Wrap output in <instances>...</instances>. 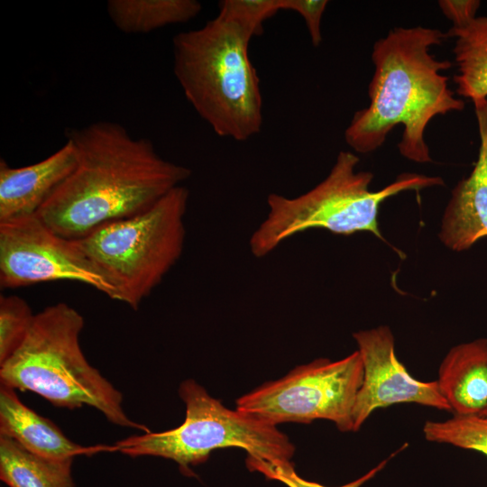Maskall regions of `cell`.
Instances as JSON below:
<instances>
[{
    "label": "cell",
    "mask_w": 487,
    "mask_h": 487,
    "mask_svg": "<svg viewBox=\"0 0 487 487\" xmlns=\"http://www.w3.org/2000/svg\"><path fill=\"white\" fill-rule=\"evenodd\" d=\"M76 165V151L69 140L54 153L23 167H11L0 160V223L37 215L69 176Z\"/></svg>",
    "instance_id": "obj_12"
},
{
    "label": "cell",
    "mask_w": 487,
    "mask_h": 487,
    "mask_svg": "<svg viewBox=\"0 0 487 487\" xmlns=\"http://www.w3.org/2000/svg\"><path fill=\"white\" fill-rule=\"evenodd\" d=\"M73 460L41 457L0 436V479L8 487H76Z\"/></svg>",
    "instance_id": "obj_15"
},
{
    "label": "cell",
    "mask_w": 487,
    "mask_h": 487,
    "mask_svg": "<svg viewBox=\"0 0 487 487\" xmlns=\"http://www.w3.org/2000/svg\"><path fill=\"white\" fill-rule=\"evenodd\" d=\"M438 5L455 28H461L471 23L480 6L478 0H440Z\"/></svg>",
    "instance_id": "obj_23"
},
{
    "label": "cell",
    "mask_w": 487,
    "mask_h": 487,
    "mask_svg": "<svg viewBox=\"0 0 487 487\" xmlns=\"http://www.w3.org/2000/svg\"><path fill=\"white\" fill-rule=\"evenodd\" d=\"M0 436L49 459L74 458L96 450L71 441L50 419L24 405L15 390L3 384L0 385Z\"/></svg>",
    "instance_id": "obj_14"
},
{
    "label": "cell",
    "mask_w": 487,
    "mask_h": 487,
    "mask_svg": "<svg viewBox=\"0 0 487 487\" xmlns=\"http://www.w3.org/2000/svg\"><path fill=\"white\" fill-rule=\"evenodd\" d=\"M188 197V188L179 186L147 210L75 240L115 287L118 301L137 309L178 262Z\"/></svg>",
    "instance_id": "obj_6"
},
{
    "label": "cell",
    "mask_w": 487,
    "mask_h": 487,
    "mask_svg": "<svg viewBox=\"0 0 487 487\" xmlns=\"http://www.w3.org/2000/svg\"><path fill=\"white\" fill-rule=\"evenodd\" d=\"M358 162L355 154L340 152L328 175L312 189L295 198L270 194L267 216L249 241L251 253L264 257L285 240L317 228L343 235L365 231L383 239L377 220L383 201L402 191L444 185L439 177L402 173L382 189L372 191L373 175L356 171Z\"/></svg>",
    "instance_id": "obj_5"
},
{
    "label": "cell",
    "mask_w": 487,
    "mask_h": 487,
    "mask_svg": "<svg viewBox=\"0 0 487 487\" xmlns=\"http://www.w3.org/2000/svg\"><path fill=\"white\" fill-rule=\"evenodd\" d=\"M84 324L82 315L62 302L35 314L22 345L0 365V383L35 392L56 407L87 405L116 426L149 432L128 418L122 393L86 359L79 345Z\"/></svg>",
    "instance_id": "obj_4"
},
{
    "label": "cell",
    "mask_w": 487,
    "mask_h": 487,
    "mask_svg": "<svg viewBox=\"0 0 487 487\" xmlns=\"http://www.w3.org/2000/svg\"><path fill=\"white\" fill-rule=\"evenodd\" d=\"M423 434L427 441L477 451L487 456V418L454 415L444 421L427 420Z\"/></svg>",
    "instance_id": "obj_18"
},
{
    "label": "cell",
    "mask_w": 487,
    "mask_h": 487,
    "mask_svg": "<svg viewBox=\"0 0 487 487\" xmlns=\"http://www.w3.org/2000/svg\"><path fill=\"white\" fill-rule=\"evenodd\" d=\"M56 280L80 282L118 299L115 287L75 240L59 235L37 215L0 223L1 287Z\"/></svg>",
    "instance_id": "obj_9"
},
{
    "label": "cell",
    "mask_w": 487,
    "mask_h": 487,
    "mask_svg": "<svg viewBox=\"0 0 487 487\" xmlns=\"http://www.w3.org/2000/svg\"><path fill=\"white\" fill-rule=\"evenodd\" d=\"M479 416L487 418V408Z\"/></svg>",
    "instance_id": "obj_24"
},
{
    "label": "cell",
    "mask_w": 487,
    "mask_h": 487,
    "mask_svg": "<svg viewBox=\"0 0 487 487\" xmlns=\"http://www.w3.org/2000/svg\"><path fill=\"white\" fill-rule=\"evenodd\" d=\"M473 102L480 136L477 161L452 190L439 233L442 243L455 252L487 237V98Z\"/></svg>",
    "instance_id": "obj_11"
},
{
    "label": "cell",
    "mask_w": 487,
    "mask_h": 487,
    "mask_svg": "<svg viewBox=\"0 0 487 487\" xmlns=\"http://www.w3.org/2000/svg\"><path fill=\"white\" fill-rule=\"evenodd\" d=\"M179 395L186 406L185 419L179 427L129 436L110 450L132 457L170 459L184 472L206 462L219 448H241L248 456L273 464L291 462L295 446L277 426L225 408L194 380L182 381Z\"/></svg>",
    "instance_id": "obj_7"
},
{
    "label": "cell",
    "mask_w": 487,
    "mask_h": 487,
    "mask_svg": "<svg viewBox=\"0 0 487 487\" xmlns=\"http://www.w3.org/2000/svg\"><path fill=\"white\" fill-rule=\"evenodd\" d=\"M446 36L456 39L457 94L472 101L487 98V16L475 17L461 28L451 27Z\"/></svg>",
    "instance_id": "obj_17"
},
{
    "label": "cell",
    "mask_w": 487,
    "mask_h": 487,
    "mask_svg": "<svg viewBox=\"0 0 487 487\" xmlns=\"http://www.w3.org/2000/svg\"><path fill=\"white\" fill-rule=\"evenodd\" d=\"M327 3L326 0H280V9L294 11L303 17L311 42L317 47L322 41L321 20Z\"/></svg>",
    "instance_id": "obj_22"
},
{
    "label": "cell",
    "mask_w": 487,
    "mask_h": 487,
    "mask_svg": "<svg viewBox=\"0 0 487 487\" xmlns=\"http://www.w3.org/2000/svg\"><path fill=\"white\" fill-rule=\"evenodd\" d=\"M280 9V0H223L218 16L232 21L252 37L263 32V23Z\"/></svg>",
    "instance_id": "obj_20"
},
{
    "label": "cell",
    "mask_w": 487,
    "mask_h": 487,
    "mask_svg": "<svg viewBox=\"0 0 487 487\" xmlns=\"http://www.w3.org/2000/svg\"><path fill=\"white\" fill-rule=\"evenodd\" d=\"M363 366V378L353 409L354 432H357L378 409L415 403L451 412L436 381L415 379L399 361L394 336L387 326L353 334Z\"/></svg>",
    "instance_id": "obj_10"
},
{
    "label": "cell",
    "mask_w": 487,
    "mask_h": 487,
    "mask_svg": "<svg viewBox=\"0 0 487 487\" xmlns=\"http://www.w3.org/2000/svg\"><path fill=\"white\" fill-rule=\"evenodd\" d=\"M34 317L35 314L23 298L0 296V365L22 345Z\"/></svg>",
    "instance_id": "obj_19"
},
{
    "label": "cell",
    "mask_w": 487,
    "mask_h": 487,
    "mask_svg": "<svg viewBox=\"0 0 487 487\" xmlns=\"http://www.w3.org/2000/svg\"><path fill=\"white\" fill-rule=\"evenodd\" d=\"M252 38L217 15L172 41L173 72L187 100L218 136L238 142L262 125L260 80L248 55Z\"/></svg>",
    "instance_id": "obj_3"
},
{
    "label": "cell",
    "mask_w": 487,
    "mask_h": 487,
    "mask_svg": "<svg viewBox=\"0 0 487 487\" xmlns=\"http://www.w3.org/2000/svg\"><path fill=\"white\" fill-rule=\"evenodd\" d=\"M363 378L358 351L337 361L319 358L241 396L236 409L274 426L326 419L341 432H354L353 409Z\"/></svg>",
    "instance_id": "obj_8"
},
{
    "label": "cell",
    "mask_w": 487,
    "mask_h": 487,
    "mask_svg": "<svg viewBox=\"0 0 487 487\" xmlns=\"http://www.w3.org/2000/svg\"><path fill=\"white\" fill-rule=\"evenodd\" d=\"M446 38V33L437 29L397 27L374 43L370 104L355 112L345 131V142L354 151L377 150L391 130L401 124L400 154L419 163L432 161L424 138L427 124L436 115L464 108V102L455 96L448 78L442 73L452 63L436 60L429 52L430 47Z\"/></svg>",
    "instance_id": "obj_2"
},
{
    "label": "cell",
    "mask_w": 487,
    "mask_h": 487,
    "mask_svg": "<svg viewBox=\"0 0 487 487\" xmlns=\"http://www.w3.org/2000/svg\"><path fill=\"white\" fill-rule=\"evenodd\" d=\"M436 382L454 415L479 416L487 408V338L453 346Z\"/></svg>",
    "instance_id": "obj_13"
},
{
    "label": "cell",
    "mask_w": 487,
    "mask_h": 487,
    "mask_svg": "<svg viewBox=\"0 0 487 487\" xmlns=\"http://www.w3.org/2000/svg\"><path fill=\"white\" fill-rule=\"evenodd\" d=\"M67 140L76 151L75 168L37 216L69 240L147 210L192 172L162 158L150 139L133 137L119 123L69 129Z\"/></svg>",
    "instance_id": "obj_1"
},
{
    "label": "cell",
    "mask_w": 487,
    "mask_h": 487,
    "mask_svg": "<svg viewBox=\"0 0 487 487\" xmlns=\"http://www.w3.org/2000/svg\"><path fill=\"white\" fill-rule=\"evenodd\" d=\"M202 10L196 0H109L107 14L126 34L149 33L162 27L187 23Z\"/></svg>",
    "instance_id": "obj_16"
},
{
    "label": "cell",
    "mask_w": 487,
    "mask_h": 487,
    "mask_svg": "<svg viewBox=\"0 0 487 487\" xmlns=\"http://www.w3.org/2000/svg\"><path fill=\"white\" fill-rule=\"evenodd\" d=\"M406 446L400 447L398 451H396V453L391 454L387 459L380 462L367 473L363 474V476L353 482L338 487H361L365 482L372 479L379 472H381L388 464V462L400 451L403 450ZM246 465L250 471L259 472L266 478L278 481L285 484L287 487H327L318 482L308 481L300 477L297 473L294 468V464L292 462L273 464L261 459L247 456Z\"/></svg>",
    "instance_id": "obj_21"
}]
</instances>
